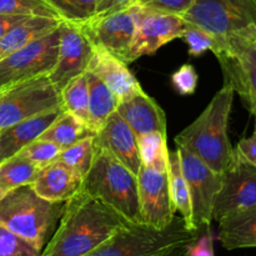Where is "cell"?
I'll list each match as a JSON object with an SVG mask.
<instances>
[{
    "label": "cell",
    "instance_id": "cell-6",
    "mask_svg": "<svg viewBox=\"0 0 256 256\" xmlns=\"http://www.w3.org/2000/svg\"><path fill=\"white\" fill-rule=\"evenodd\" d=\"M196 235L180 215L164 229L146 224H126L109 240L85 256H154L190 242Z\"/></svg>",
    "mask_w": 256,
    "mask_h": 256
},
{
    "label": "cell",
    "instance_id": "cell-32",
    "mask_svg": "<svg viewBox=\"0 0 256 256\" xmlns=\"http://www.w3.org/2000/svg\"><path fill=\"white\" fill-rule=\"evenodd\" d=\"M60 152H62V149L54 142H49V140L36 139L26 145L24 149L20 150L18 154L25 156L30 162H34L39 169H42V168L56 162L59 159Z\"/></svg>",
    "mask_w": 256,
    "mask_h": 256
},
{
    "label": "cell",
    "instance_id": "cell-26",
    "mask_svg": "<svg viewBox=\"0 0 256 256\" xmlns=\"http://www.w3.org/2000/svg\"><path fill=\"white\" fill-rule=\"evenodd\" d=\"M39 170L34 162L20 154L4 160L0 162V190L5 194L22 185H32Z\"/></svg>",
    "mask_w": 256,
    "mask_h": 256
},
{
    "label": "cell",
    "instance_id": "cell-36",
    "mask_svg": "<svg viewBox=\"0 0 256 256\" xmlns=\"http://www.w3.org/2000/svg\"><path fill=\"white\" fill-rule=\"evenodd\" d=\"M195 0H138L136 4L145 9L182 16L192 8Z\"/></svg>",
    "mask_w": 256,
    "mask_h": 256
},
{
    "label": "cell",
    "instance_id": "cell-18",
    "mask_svg": "<svg viewBox=\"0 0 256 256\" xmlns=\"http://www.w3.org/2000/svg\"><path fill=\"white\" fill-rule=\"evenodd\" d=\"M88 70L96 75L108 88H110L119 102L142 90V85L130 72L126 62L118 59L102 48L94 46Z\"/></svg>",
    "mask_w": 256,
    "mask_h": 256
},
{
    "label": "cell",
    "instance_id": "cell-28",
    "mask_svg": "<svg viewBox=\"0 0 256 256\" xmlns=\"http://www.w3.org/2000/svg\"><path fill=\"white\" fill-rule=\"evenodd\" d=\"M136 138L142 165L166 172L170 152L168 149V134L154 132Z\"/></svg>",
    "mask_w": 256,
    "mask_h": 256
},
{
    "label": "cell",
    "instance_id": "cell-30",
    "mask_svg": "<svg viewBox=\"0 0 256 256\" xmlns=\"http://www.w3.org/2000/svg\"><path fill=\"white\" fill-rule=\"evenodd\" d=\"M58 12L60 19L70 22H86L95 14L96 0H42Z\"/></svg>",
    "mask_w": 256,
    "mask_h": 256
},
{
    "label": "cell",
    "instance_id": "cell-33",
    "mask_svg": "<svg viewBox=\"0 0 256 256\" xmlns=\"http://www.w3.org/2000/svg\"><path fill=\"white\" fill-rule=\"evenodd\" d=\"M180 39H182L188 44L189 55L192 56H200L208 50L215 52L218 49V42L212 34L196 25L188 24V22L185 24Z\"/></svg>",
    "mask_w": 256,
    "mask_h": 256
},
{
    "label": "cell",
    "instance_id": "cell-5",
    "mask_svg": "<svg viewBox=\"0 0 256 256\" xmlns=\"http://www.w3.org/2000/svg\"><path fill=\"white\" fill-rule=\"evenodd\" d=\"M82 192L116 212L130 224H144L140 212L138 176L104 150L95 149Z\"/></svg>",
    "mask_w": 256,
    "mask_h": 256
},
{
    "label": "cell",
    "instance_id": "cell-24",
    "mask_svg": "<svg viewBox=\"0 0 256 256\" xmlns=\"http://www.w3.org/2000/svg\"><path fill=\"white\" fill-rule=\"evenodd\" d=\"M88 136H94V132L89 129V126L64 110L42 132L39 139L49 140L64 150Z\"/></svg>",
    "mask_w": 256,
    "mask_h": 256
},
{
    "label": "cell",
    "instance_id": "cell-15",
    "mask_svg": "<svg viewBox=\"0 0 256 256\" xmlns=\"http://www.w3.org/2000/svg\"><path fill=\"white\" fill-rule=\"evenodd\" d=\"M215 56L224 82L232 85L250 114L256 115V42L232 45Z\"/></svg>",
    "mask_w": 256,
    "mask_h": 256
},
{
    "label": "cell",
    "instance_id": "cell-17",
    "mask_svg": "<svg viewBox=\"0 0 256 256\" xmlns=\"http://www.w3.org/2000/svg\"><path fill=\"white\" fill-rule=\"evenodd\" d=\"M116 112L136 136L154 132L168 134L164 110L144 90L119 102Z\"/></svg>",
    "mask_w": 256,
    "mask_h": 256
},
{
    "label": "cell",
    "instance_id": "cell-31",
    "mask_svg": "<svg viewBox=\"0 0 256 256\" xmlns=\"http://www.w3.org/2000/svg\"><path fill=\"white\" fill-rule=\"evenodd\" d=\"M0 14L60 19L58 12L42 0H0Z\"/></svg>",
    "mask_w": 256,
    "mask_h": 256
},
{
    "label": "cell",
    "instance_id": "cell-21",
    "mask_svg": "<svg viewBox=\"0 0 256 256\" xmlns=\"http://www.w3.org/2000/svg\"><path fill=\"white\" fill-rule=\"evenodd\" d=\"M62 22L60 19L45 16H29L24 19L0 39V59L52 32Z\"/></svg>",
    "mask_w": 256,
    "mask_h": 256
},
{
    "label": "cell",
    "instance_id": "cell-14",
    "mask_svg": "<svg viewBox=\"0 0 256 256\" xmlns=\"http://www.w3.org/2000/svg\"><path fill=\"white\" fill-rule=\"evenodd\" d=\"M138 192L142 222L156 229L166 228L176 215L170 196L168 170L142 165L138 172Z\"/></svg>",
    "mask_w": 256,
    "mask_h": 256
},
{
    "label": "cell",
    "instance_id": "cell-43",
    "mask_svg": "<svg viewBox=\"0 0 256 256\" xmlns=\"http://www.w3.org/2000/svg\"><path fill=\"white\" fill-rule=\"evenodd\" d=\"M255 2H256V0H255Z\"/></svg>",
    "mask_w": 256,
    "mask_h": 256
},
{
    "label": "cell",
    "instance_id": "cell-34",
    "mask_svg": "<svg viewBox=\"0 0 256 256\" xmlns=\"http://www.w3.org/2000/svg\"><path fill=\"white\" fill-rule=\"evenodd\" d=\"M32 242L0 225V256H40Z\"/></svg>",
    "mask_w": 256,
    "mask_h": 256
},
{
    "label": "cell",
    "instance_id": "cell-12",
    "mask_svg": "<svg viewBox=\"0 0 256 256\" xmlns=\"http://www.w3.org/2000/svg\"><path fill=\"white\" fill-rule=\"evenodd\" d=\"M135 32L130 48V62L152 55L172 40L182 36L185 24L182 16L154 12L135 4Z\"/></svg>",
    "mask_w": 256,
    "mask_h": 256
},
{
    "label": "cell",
    "instance_id": "cell-41",
    "mask_svg": "<svg viewBox=\"0 0 256 256\" xmlns=\"http://www.w3.org/2000/svg\"><path fill=\"white\" fill-rule=\"evenodd\" d=\"M188 245H189V242H186V244L179 245V246H175V248H172V249L166 250V252H162V254H158V255H154V256H186Z\"/></svg>",
    "mask_w": 256,
    "mask_h": 256
},
{
    "label": "cell",
    "instance_id": "cell-10",
    "mask_svg": "<svg viewBox=\"0 0 256 256\" xmlns=\"http://www.w3.org/2000/svg\"><path fill=\"white\" fill-rule=\"evenodd\" d=\"M182 174L189 188L192 230L212 225L215 198L222 188V176L184 146H176Z\"/></svg>",
    "mask_w": 256,
    "mask_h": 256
},
{
    "label": "cell",
    "instance_id": "cell-19",
    "mask_svg": "<svg viewBox=\"0 0 256 256\" xmlns=\"http://www.w3.org/2000/svg\"><path fill=\"white\" fill-rule=\"evenodd\" d=\"M82 179L60 160L42 168L32 186L39 196L55 202H66L82 190Z\"/></svg>",
    "mask_w": 256,
    "mask_h": 256
},
{
    "label": "cell",
    "instance_id": "cell-1",
    "mask_svg": "<svg viewBox=\"0 0 256 256\" xmlns=\"http://www.w3.org/2000/svg\"><path fill=\"white\" fill-rule=\"evenodd\" d=\"M126 224L116 212L80 190L66 202L59 225L40 256H85Z\"/></svg>",
    "mask_w": 256,
    "mask_h": 256
},
{
    "label": "cell",
    "instance_id": "cell-3",
    "mask_svg": "<svg viewBox=\"0 0 256 256\" xmlns=\"http://www.w3.org/2000/svg\"><path fill=\"white\" fill-rule=\"evenodd\" d=\"M66 202L39 196L32 185L12 189L0 199V225L42 252L59 225Z\"/></svg>",
    "mask_w": 256,
    "mask_h": 256
},
{
    "label": "cell",
    "instance_id": "cell-7",
    "mask_svg": "<svg viewBox=\"0 0 256 256\" xmlns=\"http://www.w3.org/2000/svg\"><path fill=\"white\" fill-rule=\"evenodd\" d=\"M62 106V98L48 75L0 92V132L34 115Z\"/></svg>",
    "mask_w": 256,
    "mask_h": 256
},
{
    "label": "cell",
    "instance_id": "cell-40",
    "mask_svg": "<svg viewBox=\"0 0 256 256\" xmlns=\"http://www.w3.org/2000/svg\"><path fill=\"white\" fill-rule=\"evenodd\" d=\"M29 16H22V15H8V14H0V39L9 32L12 28L19 24L24 19Z\"/></svg>",
    "mask_w": 256,
    "mask_h": 256
},
{
    "label": "cell",
    "instance_id": "cell-38",
    "mask_svg": "<svg viewBox=\"0 0 256 256\" xmlns=\"http://www.w3.org/2000/svg\"><path fill=\"white\" fill-rule=\"evenodd\" d=\"M138 0H96L95 5V16L108 15L112 12L128 9L136 4Z\"/></svg>",
    "mask_w": 256,
    "mask_h": 256
},
{
    "label": "cell",
    "instance_id": "cell-20",
    "mask_svg": "<svg viewBox=\"0 0 256 256\" xmlns=\"http://www.w3.org/2000/svg\"><path fill=\"white\" fill-rule=\"evenodd\" d=\"M64 112V108L58 106L46 110L42 114L22 120L12 126L0 132V162L14 156L26 145L39 139L52 122Z\"/></svg>",
    "mask_w": 256,
    "mask_h": 256
},
{
    "label": "cell",
    "instance_id": "cell-16",
    "mask_svg": "<svg viewBox=\"0 0 256 256\" xmlns=\"http://www.w3.org/2000/svg\"><path fill=\"white\" fill-rule=\"evenodd\" d=\"M94 148L106 152L138 176L142 168L138 138L118 112H112L94 134Z\"/></svg>",
    "mask_w": 256,
    "mask_h": 256
},
{
    "label": "cell",
    "instance_id": "cell-13",
    "mask_svg": "<svg viewBox=\"0 0 256 256\" xmlns=\"http://www.w3.org/2000/svg\"><path fill=\"white\" fill-rule=\"evenodd\" d=\"M58 58L48 78L55 89L60 90L74 78L84 74L92 60L94 46L78 22H64L59 25Z\"/></svg>",
    "mask_w": 256,
    "mask_h": 256
},
{
    "label": "cell",
    "instance_id": "cell-29",
    "mask_svg": "<svg viewBox=\"0 0 256 256\" xmlns=\"http://www.w3.org/2000/svg\"><path fill=\"white\" fill-rule=\"evenodd\" d=\"M94 154V136H88L72 144V146L62 150L58 160L74 170L82 179H84L92 168Z\"/></svg>",
    "mask_w": 256,
    "mask_h": 256
},
{
    "label": "cell",
    "instance_id": "cell-11",
    "mask_svg": "<svg viewBox=\"0 0 256 256\" xmlns=\"http://www.w3.org/2000/svg\"><path fill=\"white\" fill-rule=\"evenodd\" d=\"M134 6L108 15H94L80 24L92 46L106 50L126 64H130V48L135 32Z\"/></svg>",
    "mask_w": 256,
    "mask_h": 256
},
{
    "label": "cell",
    "instance_id": "cell-42",
    "mask_svg": "<svg viewBox=\"0 0 256 256\" xmlns=\"http://www.w3.org/2000/svg\"><path fill=\"white\" fill-rule=\"evenodd\" d=\"M2 196H4V192H2V190H0V199H2Z\"/></svg>",
    "mask_w": 256,
    "mask_h": 256
},
{
    "label": "cell",
    "instance_id": "cell-25",
    "mask_svg": "<svg viewBox=\"0 0 256 256\" xmlns=\"http://www.w3.org/2000/svg\"><path fill=\"white\" fill-rule=\"evenodd\" d=\"M168 179H169V190L175 212L186 222L188 228L192 230V202H190L189 188L182 170L180 156L178 150L169 152V165H168Z\"/></svg>",
    "mask_w": 256,
    "mask_h": 256
},
{
    "label": "cell",
    "instance_id": "cell-9",
    "mask_svg": "<svg viewBox=\"0 0 256 256\" xmlns=\"http://www.w3.org/2000/svg\"><path fill=\"white\" fill-rule=\"evenodd\" d=\"M222 188L215 198L212 222L256 209V166L234 149L232 162L222 174Z\"/></svg>",
    "mask_w": 256,
    "mask_h": 256
},
{
    "label": "cell",
    "instance_id": "cell-4",
    "mask_svg": "<svg viewBox=\"0 0 256 256\" xmlns=\"http://www.w3.org/2000/svg\"><path fill=\"white\" fill-rule=\"evenodd\" d=\"M182 18L215 38V55L232 45L256 42L255 0H195Z\"/></svg>",
    "mask_w": 256,
    "mask_h": 256
},
{
    "label": "cell",
    "instance_id": "cell-27",
    "mask_svg": "<svg viewBox=\"0 0 256 256\" xmlns=\"http://www.w3.org/2000/svg\"><path fill=\"white\" fill-rule=\"evenodd\" d=\"M60 98L65 112L74 115L86 125L89 124V89L85 72L70 80L60 90Z\"/></svg>",
    "mask_w": 256,
    "mask_h": 256
},
{
    "label": "cell",
    "instance_id": "cell-23",
    "mask_svg": "<svg viewBox=\"0 0 256 256\" xmlns=\"http://www.w3.org/2000/svg\"><path fill=\"white\" fill-rule=\"evenodd\" d=\"M89 89V129L96 132L108 118L116 112L119 99L99 78L92 72H85Z\"/></svg>",
    "mask_w": 256,
    "mask_h": 256
},
{
    "label": "cell",
    "instance_id": "cell-37",
    "mask_svg": "<svg viewBox=\"0 0 256 256\" xmlns=\"http://www.w3.org/2000/svg\"><path fill=\"white\" fill-rule=\"evenodd\" d=\"M186 256H215L214 234L210 225L198 230L195 238L188 245Z\"/></svg>",
    "mask_w": 256,
    "mask_h": 256
},
{
    "label": "cell",
    "instance_id": "cell-22",
    "mask_svg": "<svg viewBox=\"0 0 256 256\" xmlns=\"http://www.w3.org/2000/svg\"><path fill=\"white\" fill-rule=\"evenodd\" d=\"M218 225V240L224 249L256 248V209L228 218Z\"/></svg>",
    "mask_w": 256,
    "mask_h": 256
},
{
    "label": "cell",
    "instance_id": "cell-8",
    "mask_svg": "<svg viewBox=\"0 0 256 256\" xmlns=\"http://www.w3.org/2000/svg\"><path fill=\"white\" fill-rule=\"evenodd\" d=\"M59 26L44 36L0 59V92L19 82L48 75L54 68L59 48Z\"/></svg>",
    "mask_w": 256,
    "mask_h": 256
},
{
    "label": "cell",
    "instance_id": "cell-39",
    "mask_svg": "<svg viewBox=\"0 0 256 256\" xmlns=\"http://www.w3.org/2000/svg\"><path fill=\"white\" fill-rule=\"evenodd\" d=\"M254 132L249 138H242L238 142L236 148H234L242 156H244L248 162L254 164L256 166V115H254Z\"/></svg>",
    "mask_w": 256,
    "mask_h": 256
},
{
    "label": "cell",
    "instance_id": "cell-2",
    "mask_svg": "<svg viewBox=\"0 0 256 256\" xmlns=\"http://www.w3.org/2000/svg\"><path fill=\"white\" fill-rule=\"evenodd\" d=\"M234 95L232 85L224 82L204 112L175 136L176 146L186 148L219 174L226 170L234 155L228 132Z\"/></svg>",
    "mask_w": 256,
    "mask_h": 256
},
{
    "label": "cell",
    "instance_id": "cell-35",
    "mask_svg": "<svg viewBox=\"0 0 256 256\" xmlns=\"http://www.w3.org/2000/svg\"><path fill=\"white\" fill-rule=\"evenodd\" d=\"M199 76L192 64H184L172 74V82L179 94L192 95L196 90Z\"/></svg>",
    "mask_w": 256,
    "mask_h": 256
}]
</instances>
